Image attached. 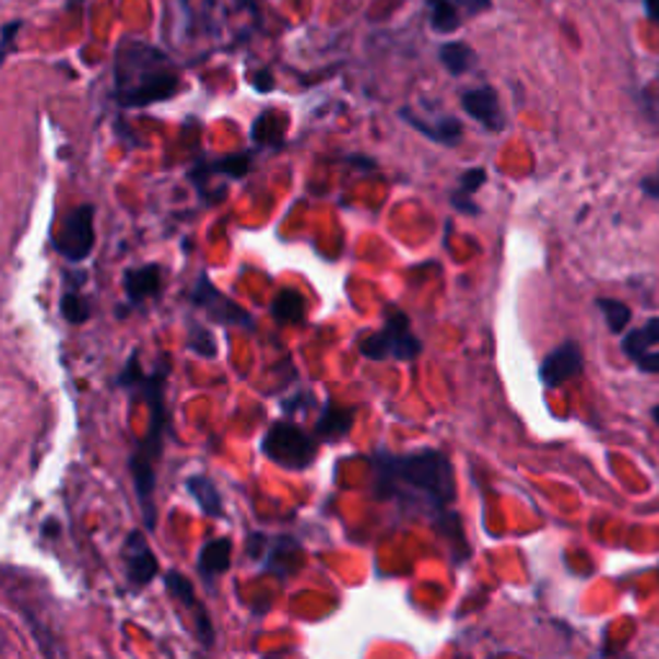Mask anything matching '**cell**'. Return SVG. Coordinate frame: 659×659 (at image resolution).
<instances>
[{
  "instance_id": "obj_21",
  "label": "cell",
  "mask_w": 659,
  "mask_h": 659,
  "mask_svg": "<svg viewBox=\"0 0 659 659\" xmlns=\"http://www.w3.org/2000/svg\"><path fill=\"white\" fill-rule=\"evenodd\" d=\"M271 315L276 322H302L304 320V296L299 292H281L271 304Z\"/></svg>"
},
{
  "instance_id": "obj_23",
  "label": "cell",
  "mask_w": 659,
  "mask_h": 659,
  "mask_svg": "<svg viewBox=\"0 0 659 659\" xmlns=\"http://www.w3.org/2000/svg\"><path fill=\"white\" fill-rule=\"evenodd\" d=\"M596 304L605 317L608 330L615 332V336H621V332H624L628 325H632V307H628V304L619 302V299H611V296H598Z\"/></svg>"
},
{
  "instance_id": "obj_8",
  "label": "cell",
  "mask_w": 659,
  "mask_h": 659,
  "mask_svg": "<svg viewBox=\"0 0 659 659\" xmlns=\"http://www.w3.org/2000/svg\"><path fill=\"white\" fill-rule=\"evenodd\" d=\"M461 108L463 114H469L476 125L487 129L492 134L505 132V114L503 106H499V96L495 93V89H490V85H480V89H469L461 93Z\"/></svg>"
},
{
  "instance_id": "obj_29",
  "label": "cell",
  "mask_w": 659,
  "mask_h": 659,
  "mask_svg": "<svg viewBox=\"0 0 659 659\" xmlns=\"http://www.w3.org/2000/svg\"><path fill=\"white\" fill-rule=\"evenodd\" d=\"M451 207L456 209V212H463L469 216H476L482 212V209L472 201V197H456V193H451Z\"/></svg>"
},
{
  "instance_id": "obj_19",
  "label": "cell",
  "mask_w": 659,
  "mask_h": 659,
  "mask_svg": "<svg viewBox=\"0 0 659 659\" xmlns=\"http://www.w3.org/2000/svg\"><path fill=\"white\" fill-rule=\"evenodd\" d=\"M250 165H252V157L248 155V152H240V155H230V157H222V161H216V163H204L201 168H193L191 178L193 180L201 176L243 178V176H248Z\"/></svg>"
},
{
  "instance_id": "obj_15",
  "label": "cell",
  "mask_w": 659,
  "mask_h": 659,
  "mask_svg": "<svg viewBox=\"0 0 659 659\" xmlns=\"http://www.w3.org/2000/svg\"><path fill=\"white\" fill-rule=\"evenodd\" d=\"M353 420H356V412L351 408H340L336 402H325L320 420H317L315 425V438L325 440V444L345 438L353 428Z\"/></svg>"
},
{
  "instance_id": "obj_7",
  "label": "cell",
  "mask_w": 659,
  "mask_h": 659,
  "mask_svg": "<svg viewBox=\"0 0 659 659\" xmlns=\"http://www.w3.org/2000/svg\"><path fill=\"white\" fill-rule=\"evenodd\" d=\"M191 302L199 309H204L209 320L220 325H235V328H252V317L245 313L240 304L227 299L220 289H216L209 276H199L197 286L191 289Z\"/></svg>"
},
{
  "instance_id": "obj_9",
  "label": "cell",
  "mask_w": 659,
  "mask_h": 659,
  "mask_svg": "<svg viewBox=\"0 0 659 659\" xmlns=\"http://www.w3.org/2000/svg\"><path fill=\"white\" fill-rule=\"evenodd\" d=\"M582 351H579L577 343H572V340H564L562 345H556L549 356L541 361L539 368V379L544 381V387L556 389L562 387L564 381L575 379V376L582 374Z\"/></svg>"
},
{
  "instance_id": "obj_33",
  "label": "cell",
  "mask_w": 659,
  "mask_h": 659,
  "mask_svg": "<svg viewBox=\"0 0 659 659\" xmlns=\"http://www.w3.org/2000/svg\"><path fill=\"white\" fill-rule=\"evenodd\" d=\"M348 163L356 165V168H368V170H376V161H372V157H364V155H353L348 157Z\"/></svg>"
},
{
  "instance_id": "obj_34",
  "label": "cell",
  "mask_w": 659,
  "mask_h": 659,
  "mask_svg": "<svg viewBox=\"0 0 659 659\" xmlns=\"http://www.w3.org/2000/svg\"><path fill=\"white\" fill-rule=\"evenodd\" d=\"M644 9H647V16L659 26V0H644Z\"/></svg>"
},
{
  "instance_id": "obj_20",
  "label": "cell",
  "mask_w": 659,
  "mask_h": 659,
  "mask_svg": "<svg viewBox=\"0 0 659 659\" xmlns=\"http://www.w3.org/2000/svg\"><path fill=\"white\" fill-rule=\"evenodd\" d=\"M438 57L440 62H444V68L456 78L469 72L476 64V52L469 45H463V42H446V45L438 49Z\"/></svg>"
},
{
  "instance_id": "obj_1",
  "label": "cell",
  "mask_w": 659,
  "mask_h": 659,
  "mask_svg": "<svg viewBox=\"0 0 659 659\" xmlns=\"http://www.w3.org/2000/svg\"><path fill=\"white\" fill-rule=\"evenodd\" d=\"M372 467L376 497L395 499L402 505V510L433 518L446 539L463 546L461 523L454 513V467L446 451L438 448H423L412 454L379 451L374 454Z\"/></svg>"
},
{
  "instance_id": "obj_31",
  "label": "cell",
  "mask_w": 659,
  "mask_h": 659,
  "mask_svg": "<svg viewBox=\"0 0 659 659\" xmlns=\"http://www.w3.org/2000/svg\"><path fill=\"white\" fill-rule=\"evenodd\" d=\"M642 191H644V197L659 201V165H657V170L651 173V176H647L642 180Z\"/></svg>"
},
{
  "instance_id": "obj_2",
  "label": "cell",
  "mask_w": 659,
  "mask_h": 659,
  "mask_svg": "<svg viewBox=\"0 0 659 659\" xmlns=\"http://www.w3.org/2000/svg\"><path fill=\"white\" fill-rule=\"evenodd\" d=\"M165 381H168V364L157 368L155 374L144 376L137 368V353L129 361L127 372L121 374L119 384L121 387H140L144 400L150 404V425L144 433L142 444L137 446V451L129 459V472H132L134 487H137V499H140V508L144 516L148 528H155V461L163 454V438H165V425H168V410H165Z\"/></svg>"
},
{
  "instance_id": "obj_10",
  "label": "cell",
  "mask_w": 659,
  "mask_h": 659,
  "mask_svg": "<svg viewBox=\"0 0 659 659\" xmlns=\"http://www.w3.org/2000/svg\"><path fill=\"white\" fill-rule=\"evenodd\" d=\"M165 588L170 590L173 598H178L180 603H184L188 611L193 613V624H197V634L204 647H212L214 644V626L212 619H209L207 608L197 600V590H193V582L188 577L180 575V572L170 569L168 575H165Z\"/></svg>"
},
{
  "instance_id": "obj_5",
  "label": "cell",
  "mask_w": 659,
  "mask_h": 659,
  "mask_svg": "<svg viewBox=\"0 0 659 659\" xmlns=\"http://www.w3.org/2000/svg\"><path fill=\"white\" fill-rule=\"evenodd\" d=\"M260 448L273 463H279L281 469H292V472L313 467L317 459V438L294 423H273Z\"/></svg>"
},
{
  "instance_id": "obj_32",
  "label": "cell",
  "mask_w": 659,
  "mask_h": 659,
  "mask_svg": "<svg viewBox=\"0 0 659 659\" xmlns=\"http://www.w3.org/2000/svg\"><path fill=\"white\" fill-rule=\"evenodd\" d=\"M250 83H252V89H256L258 93L273 91V85H276V83H273V75H271V72H258V75L252 78Z\"/></svg>"
},
{
  "instance_id": "obj_12",
  "label": "cell",
  "mask_w": 659,
  "mask_h": 659,
  "mask_svg": "<svg viewBox=\"0 0 659 659\" xmlns=\"http://www.w3.org/2000/svg\"><path fill=\"white\" fill-rule=\"evenodd\" d=\"M400 119L404 121V125H410L412 129H415V132L423 134L425 140L444 144V148H456L463 137L461 121L454 119V116H440L438 121H428V119H423V116H417L412 108L404 106L400 111Z\"/></svg>"
},
{
  "instance_id": "obj_28",
  "label": "cell",
  "mask_w": 659,
  "mask_h": 659,
  "mask_svg": "<svg viewBox=\"0 0 659 659\" xmlns=\"http://www.w3.org/2000/svg\"><path fill=\"white\" fill-rule=\"evenodd\" d=\"M456 9L467 13V16H480V13L490 11L492 0H451Z\"/></svg>"
},
{
  "instance_id": "obj_36",
  "label": "cell",
  "mask_w": 659,
  "mask_h": 659,
  "mask_svg": "<svg viewBox=\"0 0 659 659\" xmlns=\"http://www.w3.org/2000/svg\"><path fill=\"white\" fill-rule=\"evenodd\" d=\"M266 659H279V657H266Z\"/></svg>"
},
{
  "instance_id": "obj_14",
  "label": "cell",
  "mask_w": 659,
  "mask_h": 659,
  "mask_svg": "<svg viewBox=\"0 0 659 659\" xmlns=\"http://www.w3.org/2000/svg\"><path fill=\"white\" fill-rule=\"evenodd\" d=\"M83 284H85V273H75V271H64V289H62V315L70 325H83L91 320L93 307L91 299L83 294Z\"/></svg>"
},
{
  "instance_id": "obj_4",
  "label": "cell",
  "mask_w": 659,
  "mask_h": 659,
  "mask_svg": "<svg viewBox=\"0 0 659 659\" xmlns=\"http://www.w3.org/2000/svg\"><path fill=\"white\" fill-rule=\"evenodd\" d=\"M384 315H387L384 330L372 332V336L358 343L361 356L368 361H415L423 353V343L412 332L410 317L397 307H387Z\"/></svg>"
},
{
  "instance_id": "obj_22",
  "label": "cell",
  "mask_w": 659,
  "mask_h": 659,
  "mask_svg": "<svg viewBox=\"0 0 659 659\" xmlns=\"http://www.w3.org/2000/svg\"><path fill=\"white\" fill-rule=\"evenodd\" d=\"M431 11V26L440 34H451L461 26V11L456 9L451 0H425Z\"/></svg>"
},
{
  "instance_id": "obj_11",
  "label": "cell",
  "mask_w": 659,
  "mask_h": 659,
  "mask_svg": "<svg viewBox=\"0 0 659 659\" xmlns=\"http://www.w3.org/2000/svg\"><path fill=\"white\" fill-rule=\"evenodd\" d=\"M125 564L127 577L134 588H144L157 575V560L152 554V549L144 539L142 531H132L125 541Z\"/></svg>"
},
{
  "instance_id": "obj_25",
  "label": "cell",
  "mask_w": 659,
  "mask_h": 659,
  "mask_svg": "<svg viewBox=\"0 0 659 659\" xmlns=\"http://www.w3.org/2000/svg\"><path fill=\"white\" fill-rule=\"evenodd\" d=\"M639 104H642V111L647 114V119L659 129V70L657 75L642 89Z\"/></svg>"
},
{
  "instance_id": "obj_24",
  "label": "cell",
  "mask_w": 659,
  "mask_h": 659,
  "mask_svg": "<svg viewBox=\"0 0 659 659\" xmlns=\"http://www.w3.org/2000/svg\"><path fill=\"white\" fill-rule=\"evenodd\" d=\"M186 345H188V351L199 353V356H204V358L216 356V343H214L212 332H209L207 328H201V325H197V322H191V328H188Z\"/></svg>"
},
{
  "instance_id": "obj_27",
  "label": "cell",
  "mask_w": 659,
  "mask_h": 659,
  "mask_svg": "<svg viewBox=\"0 0 659 659\" xmlns=\"http://www.w3.org/2000/svg\"><path fill=\"white\" fill-rule=\"evenodd\" d=\"M21 28V21H11V24L3 26V32H0V64L5 62V57L13 52V42H16Z\"/></svg>"
},
{
  "instance_id": "obj_35",
  "label": "cell",
  "mask_w": 659,
  "mask_h": 659,
  "mask_svg": "<svg viewBox=\"0 0 659 659\" xmlns=\"http://www.w3.org/2000/svg\"><path fill=\"white\" fill-rule=\"evenodd\" d=\"M651 417H655V423L659 425V404H657V408H655V410H651Z\"/></svg>"
},
{
  "instance_id": "obj_13",
  "label": "cell",
  "mask_w": 659,
  "mask_h": 659,
  "mask_svg": "<svg viewBox=\"0 0 659 659\" xmlns=\"http://www.w3.org/2000/svg\"><path fill=\"white\" fill-rule=\"evenodd\" d=\"M163 289V271L157 263H144L137 268H127L125 271V292L127 302L132 307H140L144 299L161 294Z\"/></svg>"
},
{
  "instance_id": "obj_3",
  "label": "cell",
  "mask_w": 659,
  "mask_h": 659,
  "mask_svg": "<svg viewBox=\"0 0 659 659\" xmlns=\"http://www.w3.org/2000/svg\"><path fill=\"white\" fill-rule=\"evenodd\" d=\"M178 89V70L168 55L144 42H121L114 62L116 104L125 108H144L170 101Z\"/></svg>"
},
{
  "instance_id": "obj_16",
  "label": "cell",
  "mask_w": 659,
  "mask_h": 659,
  "mask_svg": "<svg viewBox=\"0 0 659 659\" xmlns=\"http://www.w3.org/2000/svg\"><path fill=\"white\" fill-rule=\"evenodd\" d=\"M230 564H232V541L230 539H214V541H209V544H204V549H201L199 572H201V577L209 579V582L220 575H224V572L230 569Z\"/></svg>"
},
{
  "instance_id": "obj_18",
  "label": "cell",
  "mask_w": 659,
  "mask_h": 659,
  "mask_svg": "<svg viewBox=\"0 0 659 659\" xmlns=\"http://www.w3.org/2000/svg\"><path fill=\"white\" fill-rule=\"evenodd\" d=\"M651 345H659V317H651L642 328L628 330L624 340H621V351L632 361L642 358Z\"/></svg>"
},
{
  "instance_id": "obj_30",
  "label": "cell",
  "mask_w": 659,
  "mask_h": 659,
  "mask_svg": "<svg viewBox=\"0 0 659 659\" xmlns=\"http://www.w3.org/2000/svg\"><path fill=\"white\" fill-rule=\"evenodd\" d=\"M636 366L644 374H659V351H647L642 358H636Z\"/></svg>"
},
{
  "instance_id": "obj_26",
  "label": "cell",
  "mask_w": 659,
  "mask_h": 659,
  "mask_svg": "<svg viewBox=\"0 0 659 659\" xmlns=\"http://www.w3.org/2000/svg\"><path fill=\"white\" fill-rule=\"evenodd\" d=\"M487 184V170L484 168H472V170H467V173H461V178H459V188H456V197H474L476 191H480V188Z\"/></svg>"
},
{
  "instance_id": "obj_6",
  "label": "cell",
  "mask_w": 659,
  "mask_h": 659,
  "mask_svg": "<svg viewBox=\"0 0 659 659\" xmlns=\"http://www.w3.org/2000/svg\"><path fill=\"white\" fill-rule=\"evenodd\" d=\"M93 216H96L93 204H81L68 212V216H62L60 230L55 235V248L70 263H83L93 252V245H96Z\"/></svg>"
},
{
  "instance_id": "obj_17",
  "label": "cell",
  "mask_w": 659,
  "mask_h": 659,
  "mask_svg": "<svg viewBox=\"0 0 659 659\" xmlns=\"http://www.w3.org/2000/svg\"><path fill=\"white\" fill-rule=\"evenodd\" d=\"M186 490L191 492V497L197 499V505L201 508V513H207V516L212 518H222L224 505L220 497V490H216V484L209 480L207 474H193L186 480Z\"/></svg>"
}]
</instances>
